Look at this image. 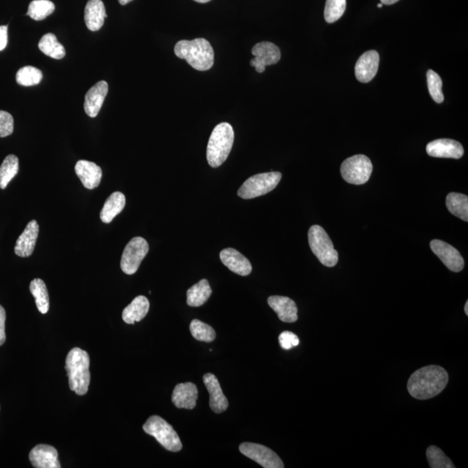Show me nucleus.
<instances>
[{
  "instance_id": "obj_16",
  "label": "nucleus",
  "mask_w": 468,
  "mask_h": 468,
  "mask_svg": "<svg viewBox=\"0 0 468 468\" xmlns=\"http://www.w3.org/2000/svg\"><path fill=\"white\" fill-rule=\"evenodd\" d=\"M32 466L36 468H60L57 449L49 445H37L29 455Z\"/></svg>"
},
{
  "instance_id": "obj_44",
  "label": "nucleus",
  "mask_w": 468,
  "mask_h": 468,
  "mask_svg": "<svg viewBox=\"0 0 468 468\" xmlns=\"http://www.w3.org/2000/svg\"><path fill=\"white\" fill-rule=\"evenodd\" d=\"M464 310H465L466 315L468 316V301L466 302L465 308H464Z\"/></svg>"
},
{
  "instance_id": "obj_14",
  "label": "nucleus",
  "mask_w": 468,
  "mask_h": 468,
  "mask_svg": "<svg viewBox=\"0 0 468 468\" xmlns=\"http://www.w3.org/2000/svg\"><path fill=\"white\" fill-rule=\"evenodd\" d=\"M380 57L376 51L365 52L355 63V75L359 82L366 84L376 77L379 67Z\"/></svg>"
},
{
  "instance_id": "obj_42",
  "label": "nucleus",
  "mask_w": 468,
  "mask_h": 468,
  "mask_svg": "<svg viewBox=\"0 0 468 468\" xmlns=\"http://www.w3.org/2000/svg\"><path fill=\"white\" fill-rule=\"evenodd\" d=\"M131 1H133V0H118V2L120 3V5H122V6H125V5H127V4H129Z\"/></svg>"
},
{
  "instance_id": "obj_37",
  "label": "nucleus",
  "mask_w": 468,
  "mask_h": 468,
  "mask_svg": "<svg viewBox=\"0 0 468 468\" xmlns=\"http://www.w3.org/2000/svg\"><path fill=\"white\" fill-rule=\"evenodd\" d=\"M14 120L8 112L0 110V137H6L13 133Z\"/></svg>"
},
{
  "instance_id": "obj_43",
  "label": "nucleus",
  "mask_w": 468,
  "mask_h": 468,
  "mask_svg": "<svg viewBox=\"0 0 468 468\" xmlns=\"http://www.w3.org/2000/svg\"><path fill=\"white\" fill-rule=\"evenodd\" d=\"M194 1L201 3V4H205V3H208L210 2L211 0H194Z\"/></svg>"
},
{
  "instance_id": "obj_17",
  "label": "nucleus",
  "mask_w": 468,
  "mask_h": 468,
  "mask_svg": "<svg viewBox=\"0 0 468 468\" xmlns=\"http://www.w3.org/2000/svg\"><path fill=\"white\" fill-rule=\"evenodd\" d=\"M267 302L284 323H294L298 320V307L293 299L283 296H271Z\"/></svg>"
},
{
  "instance_id": "obj_8",
  "label": "nucleus",
  "mask_w": 468,
  "mask_h": 468,
  "mask_svg": "<svg viewBox=\"0 0 468 468\" xmlns=\"http://www.w3.org/2000/svg\"><path fill=\"white\" fill-rule=\"evenodd\" d=\"M373 171L372 160L363 155L346 159L341 166V175L350 184L362 185L369 181Z\"/></svg>"
},
{
  "instance_id": "obj_12",
  "label": "nucleus",
  "mask_w": 468,
  "mask_h": 468,
  "mask_svg": "<svg viewBox=\"0 0 468 468\" xmlns=\"http://www.w3.org/2000/svg\"><path fill=\"white\" fill-rule=\"evenodd\" d=\"M430 247H431L434 253L443 261V263L451 272H460L462 271L465 262H464L459 251L455 248L454 246L440 241V239H434L430 242Z\"/></svg>"
},
{
  "instance_id": "obj_33",
  "label": "nucleus",
  "mask_w": 468,
  "mask_h": 468,
  "mask_svg": "<svg viewBox=\"0 0 468 468\" xmlns=\"http://www.w3.org/2000/svg\"><path fill=\"white\" fill-rule=\"evenodd\" d=\"M190 331L194 338L201 342L211 343L216 338L215 329L198 320L191 322Z\"/></svg>"
},
{
  "instance_id": "obj_1",
  "label": "nucleus",
  "mask_w": 468,
  "mask_h": 468,
  "mask_svg": "<svg viewBox=\"0 0 468 468\" xmlns=\"http://www.w3.org/2000/svg\"><path fill=\"white\" fill-rule=\"evenodd\" d=\"M448 379L447 370L443 367H423L412 374L407 381V391L412 398L417 400L431 399L444 391Z\"/></svg>"
},
{
  "instance_id": "obj_3",
  "label": "nucleus",
  "mask_w": 468,
  "mask_h": 468,
  "mask_svg": "<svg viewBox=\"0 0 468 468\" xmlns=\"http://www.w3.org/2000/svg\"><path fill=\"white\" fill-rule=\"evenodd\" d=\"M65 369L69 377L71 391L78 396H84L89 391L91 383L89 373V357L87 352L74 348L66 358Z\"/></svg>"
},
{
  "instance_id": "obj_29",
  "label": "nucleus",
  "mask_w": 468,
  "mask_h": 468,
  "mask_svg": "<svg viewBox=\"0 0 468 468\" xmlns=\"http://www.w3.org/2000/svg\"><path fill=\"white\" fill-rule=\"evenodd\" d=\"M39 48L44 54L54 59H62L65 56V49L60 44L57 37L52 33L44 35L39 43Z\"/></svg>"
},
{
  "instance_id": "obj_32",
  "label": "nucleus",
  "mask_w": 468,
  "mask_h": 468,
  "mask_svg": "<svg viewBox=\"0 0 468 468\" xmlns=\"http://www.w3.org/2000/svg\"><path fill=\"white\" fill-rule=\"evenodd\" d=\"M426 459L431 468H455V466L444 454V452L436 445H430L426 449Z\"/></svg>"
},
{
  "instance_id": "obj_6",
  "label": "nucleus",
  "mask_w": 468,
  "mask_h": 468,
  "mask_svg": "<svg viewBox=\"0 0 468 468\" xmlns=\"http://www.w3.org/2000/svg\"><path fill=\"white\" fill-rule=\"evenodd\" d=\"M145 433L156 438V440L167 450L179 452L182 449V443L173 426L158 415L149 417L144 425Z\"/></svg>"
},
{
  "instance_id": "obj_9",
  "label": "nucleus",
  "mask_w": 468,
  "mask_h": 468,
  "mask_svg": "<svg viewBox=\"0 0 468 468\" xmlns=\"http://www.w3.org/2000/svg\"><path fill=\"white\" fill-rule=\"evenodd\" d=\"M149 251L147 241L141 237L131 239L123 251L121 268L126 274L133 275L137 272L142 260H144Z\"/></svg>"
},
{
  "instance_id": "obj_10",
  "label": "nucleus",
  "mask_w": 468,
  "mask_h": 468,
  "mask_svg": "<svg viewBox=\"0 0 468 468\" xmlns=\"http://www.w3.org/2000/svg\"><path fill=\"white\" fill-rule=\"evenodd\" d=\"M239 451L242 455L260 464L265 468H283L282 460L272 449L263 445L244 443L239 445Z\"/></svg>"
},
{
  "instance_id": "obj_15",
  "label": "nucleus",
  "mask_w": 468,
  "mask_h": 468,
  "mask_svg": "<svg viewBox=\"0 0 468 468\" xmlns=\"http://www.w3.org/2000/svg\"><path fill=\"white\" fill-rule=\"evenodd\" d=\"M203 381L205 388H207L210 400L209 405L211 410L216 414H222L227 410L229 403H228L226 396L224 395L220 381L215 374L208 373L204 374Z\"/></svg>"
},
{
  "instance_id": "obj_25",
  "label": "nucleus",
  "mask_w": 468,
  "mask_h": 468,
  "mask_svg": "<svg viewBox=\"0 0 468 468\" xmlns=\"http://www.w3.org/2000/svg\"><path fill=\"white\" fill-rule=\"evenodd\" d=\"M126 204V198L125 194L121 192H115L104 203L102 211L100 213L101 220L103 223H110L112 220L117 217L123 209Z\"/></svg>"
},
{
  "instance_id": "obj_23",
  "label": "nucleus",
  "mask_w": 468,
  "mask_h": 468,
  "mask_svg": "<svg viewBox=\"0 0 468 468\" xmlns=\"http://www.w3.org/2000/svg\"><path fill=\"white\" fill-rule=\"evenodd\" d=\"M106 18V6L102 0H89L85 6L84 21L89 31H99L103 27Z\"/></svg>"
},
{
  "instance_id": "obj_2",
  "label": "nucleus",
  "mask_w": 468,
  "mask_h": 468,
  "mask_svg": "<svg viewBox=\"0 0 468 468\" xmlns=\"http://www.w3.org/2000/svg\"><path fill=\"white\" fill-rule=\"evenodd\" d=\"M176 57L184 59L194 69L200 71L210 70L215 63V51L207 39L179 41L175 46Z\"/></svg>"
},
{
  "instance_id": "obj_5",
  "label": "nucleus",
  "mask_w": 468,
  "mask_h": 468,
  "mask_svg": "<svg viewBox=\"0 0 468 468\" xmlns=\"http://www.w3.org/2000/svg\"><path fill=\"white\" fill-rule=\"evenodd\" d=\"M309 245L321 264L327 267H335L339 262V253L334 248L331 238L320 226H312L308 233Z\"/></svg>"
},
{
  "instance_id": "obj_11",
  "label": "nucleus",
  "mask_w": 468,
  "mask_h": 468,
  "mask_svg": "<svg viewBox=\"0 0 468 468\" xmlns=\"http://www.w3.org/2000/svg\"><path fill=\"white\" fill-rule=\"evenodd\" d=\"M254 58L251 60V65L256 69L258 73H263L265 67L275 65L281 58L279 48L271 42H261L252 49Z\"/></svg>"
},
{
  "instance_id": "obj_40",
  "label": "nucleus",
  "mask_w": 468,
  "mask_h": 468,
  "mask_svg": "<svg viewBox=\"0 0 468 468\" xmlns=\"http://www.w3.org/2000/svg\"><path fill=\"white\" fill-rule=\"evenodd\" d=\"M6 25L0 26V51H3L7 46V41H8V35H7Z\"/></svg>"
},
{
  "instance_id": "obj_19",
  "label": "nucleus",
  "mask_w": 468,
  "mask_h": 468,
  "mask_svg": "<svg viewBox=\"0 0 468 468\" xmlns=\"http://www.w3.org/2000/svg\"><path fill=\"white\" fill-rule=\"evenodd\" d=\"M108 91V85L106 81H100L85 95L84 111L89 118H96L102 108Z\"/></svg>"
},
{
  "instance_id": "obj_38",
  "label": "nucleus",
  "mask_w": 468,
  "mask_h": 468,
  "mask_svg": "<svg viewBox=\"0 0 468 468\" xmlns=\"http://www.w3.org/2000/svg\"><path fill=\"white\" fill-rule=\"evenodd\" d=\"M279 342L284 350H291L299 344L298 336L293 332L284 331L279 336Z\"/></svg>"
},
{
  "instance_id": "obj_39",
  "label": "nucleus",
  "mask_w": 468,
  "mask_h": 468,
  "mask_svg": "<svg viewBox=\"0 0 468 468\" xmlns=\"http://www.w3.org/2000/svg\"><path fill=\"white\" fill-rule=\"evenodd\" d=\"M6 310L0 305V346H3L6 342Z\"/></svg>"
},
{
  "instance_id": "obj_26",
  "label": "nucleus",
  "mask_w": 468,
  "mask_h": 468,
  "mask_svg": "<svg viewBox=\"0 0 468 468\" xmlns=\"http://www.w3.org/2000/svg\"><path fill=\"white\" fill-rule=\"evenodd\" d=\"M212 289L207 279H201L186 291V304L191 307H200L207 302L212 295Z\"/></svg>"
},
{
  "instance_id": "obj_45",
  "label": "nucleus",
  "mask_w": 468,
  "mask_h": 468,
  "mask_svg": "<svg viewBox=\"0 0 468 468\" xmlns=\"http://www.w3.org/2000/svg\"><path fill=\"white\" fill-rule=\"evenodd\" d=\"M383 6H384L383 4H378L377 5L378 8H381V7Z\"/></svg>"
},
{
  "instance_id": "obj_13",
  "label": "nucleus",
  "mask_w": 468,
  "mask_h": 468,
  "mask_svg": "<svg viewBox=\"0 0 468 468\" xmlns=\"http://www.w3.org/2000/svg\"><path fill=\"white\" fill-rule=\"evenodd\" d=\"M426 153L436 158L460 159L464 155L463 146L451 139H438L426 145Z\"/></svg>"
},
{
  "instance_id": "obj_27",
  "label": "nucleus",
  "mask_w": 468,
  "mask_h": 468,
  "mask_svg": "<svg viewBox=\"0 0 468 468\" xmlns=\"http://www.w3.org/2000/svg\"><path fill=\"white\" fill-rule=\"evenodd\" d=\"M445 205L453 215L458 217L464 222H468V197L465 194H448Z\"/></svg>"
},
{
  "instance_id": "obj_31",
  "label": "nucleus",
  "mask_w": 468,
  "mask_h": 468,
  "mask_svg": "<svg viewBox=\"0 0 468 468\" xmlns=\"http://www.w3.org/2000/svg\"><path fill=\"white\" fill-rule=\"evenodd\" d=\"M54 10V4L50 0H33L29 5L26 15L31 17L32 20L40 21L53 13Z\"/></svg>"
},
{
  "instance_id": "obj_4",
  "label": "nucleus",
  "mask_w": 468,
  "mask_h": 468,
  "mask_svg": "<svg viewBox=\"0 0 468 468\" xmlns=\"http://www.w3.org/2000/svg\"><path fill=\"white\" fill-rule=\"evenodd\" d=\"M234 141V131L229 123H220L213 129L207 148L208 162L212 167H219L226 162Z\"/></svg>"
},
{
  "instance_id": "obj_24",
  "label": "nucleus",
  "mask_w": 468,
  "mask_h": 468,
  "mask_svg": "<svg viewBox=\"0 0 468 468\" xmlns=\"http://www.w3.org/2000/svg\"><path fill=\"white\" fill-rule=\"evenodd\" d=\"M148 299L144 296H138L122 312V320L128 324L140 322L147 316L149 310Z\"/></svg>"
},
{
  "instance_id": "obj_22",
  "label": "nucleus",
  "mask_w": 468,
  "mask_h": 468,
  "mask_svg": "<svg viewBox=\"0 0 468 468\" xmlns=\"http://www.w3.org/2000/svg\"><path fill=\"white\" fill-rule=\"evenodd\" d=\"M75 171L86 189H95L99 186L103 172L99 165L81 160L77 163Z\"/></svg>"
},
{
  "instance_id": "obj_36",
  "label": "nucleus",
  "mask_w": 468,
  "mask_h": 468,
  "mask_svg": "<svg viewBox=\"0 0 468 468\" xmlns=\"http://www.w3.org/2000/svg\"><path fill=\"white\" fill-rule=\"evenodd\" d=\"M426 81H428V87L430 96H431L434 102L441 103L444 101L443 92V80L441 77L434 70H429L426 72Z\"/></svg>"
},
{
  "instance_id": "obj_18",
  "label": "nucleus",
  "mask_w": 468,
  "mask_h": 468,
  "mask_svg": "<svg viewBox=\"0 0 468 468\" xmlns=\"http://www.w3.org/2000/svg\"><path fill=\"white\" fill-rule=\"evenodd\" d=\"M220 260L230 271L239 276H248L252 272L250 261L239 251L226 248L220 253Z\"/></svg>"
},
{
  "instance_id": "obj_28",
  "label": "nucleus",
  "mask_w": 468,
  "mask_h": 468,
  "mask_svg": "<svg viewBox=\"0 0 468 468\" xmlns=\"http://www.w3.org/2000/svg\"><path fill=\"white\" fill-rule=\"evenodd\" d=\"M30 291L35 298L37 310L42 314H46L50 309V298L46 283L42 279H33L30 284Z\"/></svg>"
},
{
  "instance_id": "obj_34",
  "label": "nucleus",
  "mask_w": 468,
  "mask_h": 468,
  "mask_svg": "<svg viewBox=\"0 0 468 468\" xmlns=\"http://www.w3.org/2000/svg\"><path fill=\"white\" fill-rule=\"evenodd\" d=\"M43 78V73L33 66H25L18 71L16 80L18 84L29 87L39 84Z\"/></svg>"
},
{
  "instance_id": "obj_35",
  "label": "nucleus",
  "mask_w": 468,
  "mask_h": 468,
  "mask_svg": "<svg viewBox=\"0 0 468 468\" xmlns=\"http://www.w3.org/2000/svg\"><path fill=\"white\" fill-rule=\"evenodd\" d=\"M346 10V0H327L324 8V20L329 24L342 18Z\"/></svg>"
},
{
  "instance_id": "obj_41",
  "label": "nucleus",
  "mask_w": 468,
  "mask_h": 468,
  "mask_svg": "<svg viewBox=\"0 0 468 468\" xmlns=\"http://www.w3.org/2000/svg\"><path fill=\"white\" fill-rule=\"evenodd\" d=\"M399 0H381V4L383 5H388L391 6L393 5V4H396V2H398Z\"/></svg>"
},
{
  "instance_id": "obj_20",
  "label": "nucleus",
  "mask_w": 468,
  "mask_h": 468,
  "mask_svg": "<svg viewBox=\"0 0 468 468\" xmlns=\"http://www.w3.org/2000/svg\"><path fill=\"white\" fill-rule=\"evenodd\" d=\"M39 233V224L36 220H31L20 238L18 239L16 246H15V253L22 258L31 256L35 249Z\"/></svg>"
},
{
  "instance_id": "obj_30",
  "label": "nucleus",
  "mask_w": 468,
  "mask_h": 468,
  "mask_svg": "<svg viewBox=\"0 0 468 468\" xmlns=\"http://www.w3.org/2000/svg\"><path fill=\"white\" fill-rule=\"evenodd\" d=\"M18 172V159L14 155L6 156L0 166V189H6Z\"/></svg>"
},
{
  "instance_id": "obj_21",
  "label": "nucleus",
  "mask_w": 468,
  "mask_h": 468,
  "mask_svg": "<svg viewBox=\"0 0 468 468\" xmlns=\"http://www.w3.org/2000/svg\"><path fill=\"white\" fill-rule=\"evenodd\" d=\"M198 388L193 383L176 385L172 395V403L178 409L194 410L196 406Z\"/></svg>"
},
{
  "instance_id": "obj_7",
  "label": "nucleus",
  "mask_w": 468,
  "mask_h": 468,
  "mask_svg": "<svg viewBox=\"0 0 468 468\" xmlns=\"http://www.w3.org/2000/svg\"><path fill=\"white\" fill-rule=\"evenodd\" d=\"M282 174L279 172L258 174L252 176L239 187L238 196L242 199L250 200L265 196L279 185Z\"/></svg>"
}]
</instances>
